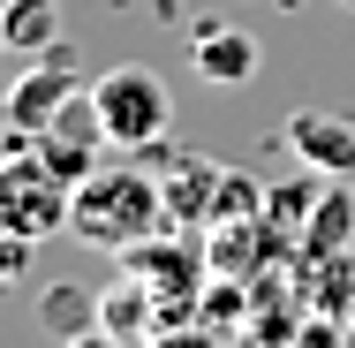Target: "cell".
<instances>
[{"label":"cell","instance_id":"obj_14","mask_svg":"<svg viewBox=\"0 0 355 348\" xmlns=\"http://www.w3.org/2000/svg\"><path fill=\"white\" fill-rule=\"evenodd\" d=\"M287 348H355V333H348V318H325V310H310L302 326H295V341Z\"/></svg>","mask_w":355,"mask_h":348},{"label":"cell","instance_id":"obj_18","mask_svg":"<svg viewBox=\"0 0 355 348\" xmlns=\"http://www.w3.org/2000/svg\"><path fill=\"white\" fill-rule=\"evenodd\" d=\"M340 8H355V0H340Z\"/></svg>","mask_w":355,"mask_h":348},{"label":"cell","instance_id":"obj_16","mask_svg":"<svg viewBox=\"0 0 355 348\" xmlns=\"http://www.w3.org/2000/svg\"><path fill=\"white\" fill-rule=\"evenodd\" d=\"M61 348H129V341H114L106 326H83V333H69V341H61Z\"/></svg>","mask_w":355,"mask_h":348},{"label":"cell","instance_id":"obj_4","mask_svg":"<svg viewBox=\"0 0 355 348\" xmlns=\"http://www.w3.org/2000/svg\"><path fill=\"white\" fill-rule=\"evenodd\" d=\"M76 91H83V69H76L69 46H53V53H31V69L8 83V99H0V114H8V129L15 137H38L61 106H69Z\"/></svg>","mask_w":355,"mask_h":348},{"label":"cell","instance_id":"obj_13","mask_svg":"<svg viewBox=\"0 0 355 348\" xmlns=\"http://www.w3.org/2000/svg\"><path fill=\"white\" fill-rule=\"evenodd\" d=\"M38 326H46L53 341H69V333H83V326H98V295L76 288V280H53V288L38 295Z\"/></svg>","mask_w":355,"mask_h":348},{"label":"cell","instance_id":"obj_15","mask_svg":"<svg viewBox=\"0 0 355 348\" xmlns=\"http://www.w3.org/2000/svg\"><path fill=\"white\" fill-rule=\"evenodd\" d=\"M31 250H38V242H31V235H15V227L0 219V295H8L23 273H31Z\"/></svg>","mask_w":355,"mask_h":348},{"label":"cell","instance_id":"obj_5","mask_svg":"<svg viewBox=\"0 0 355 348\" xmlns=\"http://www.w3.org/2000/svg\"><path fill=\"white\" fill-rule=\"evenodd\" d=\"M23 144H31V151H38V159H46V167L76 190L83 174H98V151H106L114 137H106V122H98V99H91V91H76L69 106H61L38 137H23Z\"/></svg>","mask_w":355,"mask_h":348},{"label":"cell","instance_id":"obj_1","mask_svg":"<svg viewBox=\"0 0 355 348\" xmlns=\"http://www.w3.org/2000/svg\"><path fill=\"white\" fill-rule=\"evenodd\" d=\"M159 227H166V197H159V174H144V167H98L69 197V242L106 250V258L137 250Z\"/></svg>","mask_w":355,"mask_h":348},{"label":"cell","instance_id":"obj_19","mask_svg":"<svg viewBox=\"0 0 355 348\" xmlns=\"http://www.w3.org/2000/svg\"><path fill=\"white\" fill-rule=\"evenodd\" d=\"M0 46H8V38H0Z\"/></svg>","mask_w":355,"mask_h":348},{"label":"cell","instance_id":"obj_9","mask_svg":"<svg viewBox=\"0 0 355 348\" xmlns=\"http://www.w3.org/2000/svg\"><path fill=\"white\" fill-rule=\"evenodd\" d=\"M295 288H302L310 310H325V318H355V250L295 258Z\"/></svg>","mask_w":355,"mask_h":348},{"label":"cell","instance_id":"obj_17","mask_svg":"<svg viewBox=\"0 0 355 348\" xmlns=\"http://www.w3.org/2000/svg\"><path fill=\"white\" fill-rule=\"evenodd\" d=\"M234 348H272V341H234Z\"/></svg>","mask_w":355,"mask_h":348},{"label":"cell","instance_id":"obj_6","mask_svg":"<svg viewBox=\"0 0 355 348\" xmlns=\"http://www.w3.org/2000/svg\"><path fill=\"white\" fill-rule=\"evenodd\" d=\"M280 137H287V151L302 159V174H325V182H355V122H348V114H325V106H295Z\"/></svg>","mask_w":355,"mask_h":348},{"label":"cell","instance_id":"obj_3","mask_svg":"<svg viewBox=\"0 0 355 348\" xmlns=\"http://www.w3.org/2000/svg\"><path fill=\"white\" fill-rule=\"evenodd\" d=\"M69 197H76V190L15 137V151L0 159V219H8L15 235L46 242V235H69Z\"/></svg>","mask_w":355,"mask_h":348},{"label":"cell","instance_id":"obj_11","mask_svg":"<svg viewBox=\"0 0 355 348\" xmlns=\"http://www.w3.org/2000/svg\"><path fill=\"white\" fill-rule=\"evenodd\" d=\"M197 76L205 83H227V91L250 83L257 76V38L250 31H227V23H205L197 31Z\"/></svg>","mask_w":355,"mask_h":348},{"label":"cell","instance_id":"obj_12","mask_svg":"<svg viewBox=\"0 0 355 348\" xmlns=\"http://www.w3.org/2000/svg\"><path fill=\"white\" fill-rule=\"evenodd\" d=\"M0 38L15 53H53L61 46V0H0Z\"/></svg>","mask_w":355,"mask_h":348},{"label":"cell","instance_id":"obj_8","mask_svg":"<svg viewBox=\"0 0 355 348\" xmlns=\"http://www.w3.org/2000/svg\"><path fill=\"white\" fill-rule=\"evenodd\" d=\"M98 326L114 333V341H129V348H151L159 341V288L151 280H137V273H121V280H106L98 288Z\"/></svg>","mask_w":355,"mask_h":348},{"label":"cell","instance_id":"obj_2","mask_svg":"<svg viewBox=\"0 0 355 348\" xmlns=\"http://www.w3.org/2000/svg\"><path fill=\"white\" fill-rule=\"evenodd\" d=\"M91 99H98V122H106L114 151H151V144H166V129H174L166 76H159V69H144V61H121V69H106L98 83H91Z\"/></svg>","mask_w":355,"mask_h":348},{"label":"cell","instance_id":"obj_7","mask_svg":"<svg viewBox=\"0 0 355 348\" xmlns=\"http://www.w3.org/2000/svg\"><path fill=\"white\" fill-rule=\"evenodd\" d=\"M159 197H166V227L205 235L219 219V197H227V167H212V159H174L159 174Z\"/></svg>","mask_w":355,"mask_h":348},{"label":"cell","instance_id":"obj_10","mask_svg":"<svg viewBox=\"0 0 355 348\" xmlns=\"http://www.w3.org/2000/svg\"><path fill=\"white\" fill-rule=\"evenodd\" d=\"M333 250H355V190H348V182H325V190H318L295 258H333Z\"/></svg>","mask_w":355,"mask_h":348}]
</instances>
